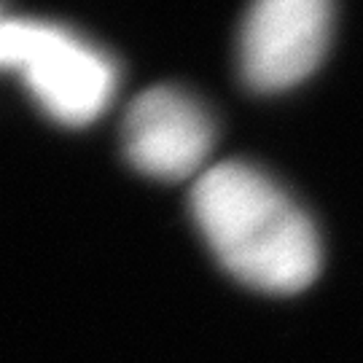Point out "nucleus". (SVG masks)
<instances>
[{"label": "nucleus", "instance_id": "obj_1", "mask_svg": "<svg viewBox=\"0 0 363 363\" xmlns=\"http://www.w3.org/2000/svg\"><path fill=\"white\" fill-rule=\"evenodd\" d=\"M191 216L220 267L256 291L291 296L320 272L310 216L253 164H210L191 186Z\"/></svg>", "mask_w": 363, "mask_h": 363}, {"label": "nucleus", "instance_id": "obj_2", "mask_svg": "<svg viewBox=\"0 0 363 363\" xmlns=\"http://www.w3.org/2000/svg\"><path fill=\"white\" fill-rule=\"evenodd\" d=\"M0 70L25 84L49 118L86 127L111 108L118 86L113 57L78 33L43 19H0Z\"/></svg>", "mask_w": 363, "mask_h": 363}, {"label": "nucleus", "instance_id": "obj_3", "mask_svg": "<svg viewBox=\"0 0 363 363\" xmlns=\"http://www.w3.org/2000/svg\"><path fill=\"white\" fill-rule=\"evenodd\" d=\"M331 13V0H253L237 43L242 81L256 91L304 81L328 49Z\"/></svg>", "mask_w": 363, "mask_h": 363}, {"label": "nucleus", "instance_id": "obj_4", "mask_svg": "<svg viewBox=\"0 0 363 363\" xmlns=\"http://www.w3.org/2000/svg\"><path fill=\"white\" fill-rule=\"evenodd\" d=\"M213 143L216 124L208 108L178 86H151L124 113V156L156 181H196L208 169Z\"/></svg>", "mask_w": 363, "mask_h": 363}, {"label": "nucleus", "instance_id": "obj_5", "mask_svg": "<svg viewBox=\"0 0 363 363\" xmlns=\"http://www.w3.org/2000/svg\"><path fill=\"white\" fill-rule=\"evenodd\" d=\"M3 16H6V13H3V11H0V19H3Z\"/></svg>", "mask_w": 363, "mask_h": 363}]
</instances>
